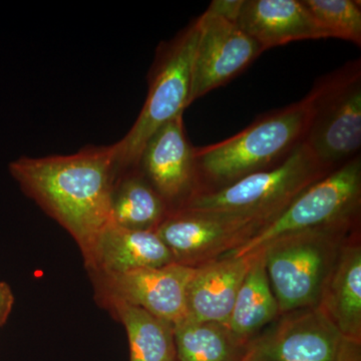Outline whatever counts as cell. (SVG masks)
<instances>
[{
	"label": "cell",
	"instance_id": "6da1fadb",
	"mask_svg": "<svg viewBox=\"0 0 361 361\" xmlns=\"http://www.w3.org/2000/svg\"><path fill=\"white\" fill-rule=\"evenodd\" d=\"M9 170L25 193L71 233L92 267L97 241L111 223L115 144L66 156L23 157Z\"/></svg>",
	"mask_w": 361,
	"mask_h": 361
},
{
	"label": "cell",
	"instance_id": "7a4b0ae2",
	"mask_svg": "<svg viewBox=\"0 0 361 361\" xmlns=\"http://www.w3.org/2000/svg\"><path fill=\"white\" fill-rule=\"evenodd\" d=\"M311 101H301L260 116L239 134L195 148L198 192L213 191L246 176L279 165L302 142Z\"/></svg>",
	"mask_w": 361,
	"mask_h": 361
},
{
	"label": "cell",
	"instance_id": "3957f363",
	"mask_svg": "<svg viewBox=\"0 0 361 361\" xmlns=\"http://www.w3.org/2000/svg\"><path fill=\"white\" fill-rule=\"evenodd\" d=\"M353 226L289 235L260 251L280 313L317 307L343 236Z\"/></svg>",
	"mask_w": 361,
	"mask_h": 361
},
{
	"label": "cell",
	"instance_id": "277c9868",
	"mask_svg": "<svg viewBox=\"0 0 361 361\" xmlns=\"http://www.w3.org/2000/svg\"><path fill=\"white\" fill-rule=\"evenodd\" d=\"M360 204L361 158L358 155L306 188L245 243L224 256L253 255L271 242L289 235L355 225Z\"/></svg>",
	"mask_w": 361,
	"mask_h": 361
},
{
	"label": "cell",
	"instance_id": "5b68a950",
	"mask_svg": "<svg viewBox=\"0 0 361 361\" xmlns=\"http://www.w3.org/2000/svg\"><path fill=\"white\" fill-rule=\"evenodd\" d=\"M198 40L197 20L159 47L149 75L146 103L132 129L116 142L118 170L135 167L149 137L191 104L192 75Z\"/></svg>",
	"mask_w": 361,
	"mask_h": 361
},
{
	"label": "cell",
	"instance_id": "8992f818",
	"mask_svg": "<svg viewBox=\"0 0 361 361\" xmlns=\"http://www.w3.org/2000/svg\"><path fill=\"white\" fill-rule=\"evenodd\" d=\"M308 96L310 118L302 142L332 172L360 155V59L318 80Z\"/></svg>",
	"mask_w": 361,
	"mask_h": 361
},
{
	"label": "cell",
	"instance_id": "52a82bcc",
	"mask_svg": "<svg viewBox=\"0 0 361 361\" xmlns=\"http://www.w3.org/2000/svg\"><path fill=\"white\" fill-rule=\"evenodd\" d=\"M329 173L301 142L279 165L195 195L180 209L243 214L271 221L306 188Z\"/></svg>",
	"mask_w": 361,
	"mask_h": 361
},
{
	"label": "cell",
	"instance_id": "ba28073f",
	"mask_svg": "<svg viewBox=\"0 0 361 361\" xmlns=\"http://www.w3.org/2000/svg\"><path fill=\"white\" fill-rule=\"evenodd\" d=\"M268 222L257 216L179 209L155 232L176 263L198 267L234 251Z\"/></svg>",
	"mask_w": 361,
	"mask_h": 361
},
{
	"label": "cell",
	"instance_id": "9c48e42d",
	"mask_svg": "<svg viewBox=\"0 0 361 361\" xmlns=\"http://www.w3.org/2000/svg\"><path fill=\"white\" fill-rule=\"evenodd\" d=\"M196 20L198 40L192 75L191 104L236 78L264 52L236 21L209 9Z\"/></svg>",
	"mask_w": 361,
	"mask_h": 361
},
{
	"label": "cell",
	"instance_id": "30bf717a",
	"mask_svg": "<svg viewBox=\"0 0 361 361\" xmlns=\"http://www.w3.org/2000/svg\"><path fill=\"white\" fill-rule=\"evenodd\" d=\"M345 337L318 307L293 311L252 341L248 361H341Z\"/></svg>",
	"mask_w": 361,
	"mask_h": 361
},
{
	"label": "cell",
	"instance_id": "8fae6325",
	"mask_svg": "<svg viewBox=\"0 0 361 361\" xmlns=\"http://www.w3.org/2000/svg\"><path fill=\"white\" fill-rule=\"evenodd\" d=\"M135 167L167 203L179 210L198 192L195 147L185 130L183 115L176 116L152 135ZM170 212V213H171Z\"/></svg>",
	"mask_w": 361,
	"mask_h": 361
},
{
	"label": "cell",
	"instance_id": "7c38bea8",
	"mask_svg": "<svg viewBox=\"0 0 361 361\" xmlns=\"http://www.w3.org/2000/svg\"><path fill=\"white\" fill-rule=\"evenodd\" d=\"M195 267L171 263L106 275L114 299L137 306L175 325L187 317V291Z\"/></svg>",
	"mask_w": 361,
	"mask_h": 361
},
{
	"label": "cell",
	"instance_id": "4fadbf2b",
	"mask_svg": "<svg viewBox=\"0 0 361 361\" xmlns=\"http://www.w3.org/2000/svg\"><path fill=\"white\" fill-rule=\"evenodd\" d=\"M236 23L264 51L298 40L329 39L301 0H242Z\"/></svg>",
	"mask_w": 361,
	"mask_h": 361
},
{
	"label": "cell",
	"instance_id": "5bb4252c",
	"mask_svg": "<svg viewBox=\"0 0 361 361\" xmlns=\"http://www.w3.org/2000/svg\"><path fill=\"white\" fill-rule=\"evenodd\" d=\"M254 255L224 256L195 267L187 291V317L196 322H229L240 286Z\"/></svg>",
	"mask_w": 361,
	"mask_h": 361
},
{
	"label": "cell",
	"instance_id": "9a60e30c",
	"mask_svg": "<svg viewBox=\"0 0 361 361\" xmlns=\"http://www.w3.org/2000/svg\"><path fill=\"white\" fill-rule=\"evenodd\" d=\"M176 263L155 231L125 229L111 223L97 241L92 267L106 275L161 267Z\"/></svg>",
	"mask_w": 361,
	"mask_h": 361
},
{
	"label": "cell",
	"instance_id": "2e32d148",
	"mask_svg": "<svg viewBox=\"0 0 361 361\" xmlns=\"http://www.w3.org/2000/svg\"><path fill=\"white\" fill-rule=\"evenodd\" d=\"M345 338L361 342V247L341 246L317 306Z\"/></svg>",
	"mask_w": 361,
	"mask_h": 361
},
{
	"label": "cell",
	"instance_id": "e0dca14e",
	"mask_svg": "<svg viewBox=\"0 0 361 361\" xmlns=\"http://www.w3.org/2000/svg\"><path fill=\"white\" fill-rule=\"evenodd\" d=\"M111 223L137 231H155L170 208L137 167L118 170L111 193Z\"/></svg>",
	"mask_w": 361,
	"mask_h": 361
},
{
	"label": "cell",
	"instance_id": "ac0fdd59",
	"mask_svg": "<svg viewBox=\"0 0 361 361\" xmlns=\"http://www.w3.org/2000/svg\"><path fill=\"white\" fill-rule=\"evenodd\" d=\"M253 255L227 325L233 336L247 345L254 334L280 313L266 272L264 255L262 252Z\"/></svg>",
	"mask_w": 361,
	"mask_h": 361
},
{
	"label": "cell",
	"instance_id": "d6986e66",
	"mask_svg": "<svg viewBox=\"0 0 361 361\" xmlns=\"http://www.w3.org/2000/svg\"><path fill=\"white\" fill-rule=\"evenodd\" d=\"M173 326L179 361H241L246 355L249 344L242 343L221 323L186 317Z\"/></svg>",
	"mask_w": 361,
	"mask_h": 361
},
{
	"label": "cell",
	"instance_id": "ffe728a7",
	"mask_svg": "<svg viewBox=\"0 0 361 361\" xmlns=\"http://www.w3.org/2000/svg\"><path fill=\"white\" fill-rule=\"evenodd\" d=\"M113 302L127 330L130 361H179L173 324L118 299Z\"/></svg>",
	"mask_w": 361,
	"mask_h": 361
},
{
	"label": "cell",
	"instance_id": "44dd1931",
	"mask_svg": "<svg viewBox=\"0 0 361 361\" xmlns=\"http://www.w3.org/2000/svg\"><path fill=\"white\" fill-rule=\"evenodd\" d=\"M329 39L361 44V2L356 0H301Z\"/></svg>",
	"mask_w": 361,
	"mask_h": 361
},
{
	"label": "cell",
	"instance_id": "7402d4cb",
	"mask_svg": "<svg viewBox=\"0 0 361 361\" xmlns=\"http://www.w3.org/2000/svg\"><path fill=\"white\" fill-rule=\"evenodd\" d=\"M242 0H214L211 2L209 11L224 16L228 20L236 21Z\"/></svg>",
	"mask_w": 361,
	"mask_h": 361
},
{
	"label": "cell",
	"instance_id": "603a6c76",
	"mask_svg": "<svg viewBox=\"0 0 361 361\" xmlns=\"http://www.w3.org/2000/svg\"><path fill=\"white\" fill-rule=\"evenodd\" d=\"M13 303L14 296L11 287L4 282H0V327L8 319Z\"/></svg>",
	"mask_w": 361,
	"mask_h": 361
},
{
	"label": "cell",
	"instance_id": "cb8c5ba5",
	"mask_svg": "<svg viewBox=\"0 0 361 361\" xmlns=\"http://www.w3.org/2000/svg\"><path fill=\"white\" fill-rule=\"evenodd\" d=\"M341 361H361L360 342L346 338Z\"/></svg>",
	"mask_w": 361,
	"mask_h": 361
},
{
	"label": "cell",
	"instance_id": "d4e9b609",
	"mask_svg": "<svg viewBox=\"0 0 361 361\" xmlns=\"http://www.w3.org/2000/svg\"><path fill=\"white\" fill-rule=\"evenodd\" d=\"M241 361H248V360H246L245 357H244L243 360H242Z\"/></svg>",
	"mask_w": 361,
	"mask_h": 361
}]
</instances>
